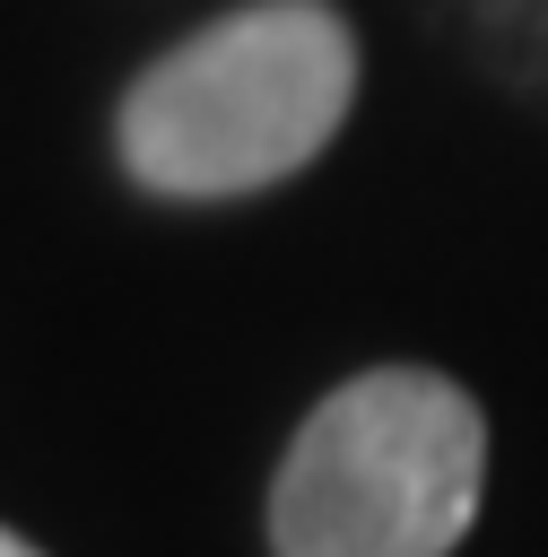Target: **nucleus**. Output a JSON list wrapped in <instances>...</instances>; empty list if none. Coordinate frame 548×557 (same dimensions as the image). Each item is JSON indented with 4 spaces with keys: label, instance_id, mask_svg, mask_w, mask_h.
Listing matches in <instances>:
<instances>
[{
    "label": "nucleus",
    "instance_id": "nucleus-1",
    "mask_svg": "<svg viewBox=\"0 0 548 557\" xmlns=\"http://www.w3.org/2000/svg\"><path fill=\"white\" fill-rule=\"evenodd\" d=\"M357 96V35L331 0H261L174 44L122 96V165L174 200L261 191L331 131Z\"/></svg>",
    "mask_w": 548,
    "mask_h": 557
},
{
    "label": "nucleus",
    "instance_id": "nucleus-2",
    "mask_svg": "<svg viewBox=\"0 0 548 557\" xmlns=\"http://www.w3.org/2000/svg\"><path fill=\"white\" fill-rule=\"evenodd\" d=\"M487 479L478 400L426 366L348 374L270 487L278 557H452Z\"/></svg>",
    "mask_w": 548,
    "mask_h": 557
},
{
    "label": "nucleus",
    "instance_id": "nucleus-3",
    "mask_svg": "<svg viewBox=\"0 0 548 557\" xmlns=\"http://www.w3.org/2000/svg\"><path fill=\"white\" fill-rule=\"evenodd\" d=\"M0 557H43L35 540H17V531H0Z\"/></svg>",
    "mask_w": 548,
    "mask_h": 557
}]
</instances>
